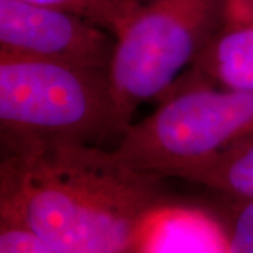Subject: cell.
I'll return each instance as SVG.
<instances>
[{
  "label": "cell",
  "mask_w": 253,
  "mask_h": 253,
  "mask_svg": "<svg viewBox=\"0 0 253 253\" xmlns=\"http://www.w3.org/2000/svg\"><path fill=\"white\" fill-rule=\"evenodd\" d=\"M224 226L228 253H253V199L231 200Z\"/></svg>",
  "instance_id": "10"
},
{
  "label": "cell",
  "mask_w": 253,
  "mask_h": 253,
  "mask_svg": "<svg viewBox=\"0 0 253 253\" xmlns=\"http://www.w3.org/2000/svg\"><path fill=\"white\" fill-rule=\"evenodd\" d=\"M253 139V91L177 83L113 148L121 161L162 179Z\"/></svg>",
  "instance_id": "3"
},
{
  "label": "cell",
  "mask_w": 253,
  "mask_h": 253,
  "mask_svg": "<svg viewBox=\"0 0 253 253\" xmlns=\"http://www.w3.org/2000/svg\"><path fill=\"white\" fill-rule=\"evenodd\" d=\"M228 18L253 20V0H229Z\"/></svg>",
  "instance_id": "12"
},
{
  "label": "cell",
  "mask_w": 253,
  "mask_h": 253,
  "mask_svg": "<svg viewBox=\"0 0 253 253\" xmlns=\"http://www.w3.org/2000/svg\"><path fill=\"white\" fill-rule=\"evenodd\" d=\"M117 37L86 18L24 0H0V54L109 72Z\"/></svg>",
  "instance_id": "5"
},
{
  "label": "cell",
  "mask_w": 253,
  "mask_h": 253,
  "mask_svg": "<svg viewBox=\"0 0 253 253\" xmlns=\"http://www.w3.org/2000/svg\"><path fill=\"white\" fill-rule=\"evenodd\" d=\"M138 253H228L224 228L199 212L165 207L148 221Z\"/></svg>",
  "instance_id": "7"
},
{
  "label": "cell",
  "mask_w": 253,
  "mask_h": 253,
  "mask_svg": "<svg viewBox=\"0 0 253 253\" xmlns=\"http://www.w3.org/2000/svg\"><path fill=\"white\" fill-rule=\"evenodd\" d=\"M162 181L113 148L1 136L0 222L61 253H134L165 208Z\"/></svg>",
  "instance_id": "1"
},
{
  "label": "cell",
  "mask_w": 253,
  "mask_h": 253,
  "mask_svg": "<svg viewBox=\"0 0 253 253\" xmlns=\"http://www.w3.org/2000/svg\"><path fill=\"white\" fill-rule=\"evenodd\" d=\"M177 179L219 191L229 200L253 199V139L191 166Z\"/></svg>",
  "instance_id": "8"
},
{
  "label": "cell",
  "mask_w": 253,
  "mask_h": 253,
  "mask_svg": "<svg viewBox=\"0 0 253 253\" xmlns=\"http://www.w3.org/2000/svg\"><path fill=\"white\" fill-rule=\"evenodd\" d=\"M0 253H61L21 226L0 222Z\"/></svg>",
  "instance_id": "11"
},
{
  "label": "cell",
  "mask_w": 253,
  "mask_h": 253,
  "mask_svg": "<svg viewBox=\"0 0 253 253\" xmlns=\"http://www.w3.org/2000/svg\"><path fill=\"white\" fill-rule=\"evenodd\" d=\"M131 123L109 72L0 54L1 136L106 146Z\"/></svg>",
  "instance_id": "2"
},
{
  "label": "cell",
  "mask_w": 253,
  "mask_h": 253,
  "mask_svg": "<svg viewBox=\"0 0 253 253\" xmlns=\"http://www.w3.org/2000/svg\"><path fill=\"white\" fill-rule=\"evenodd\" d=\"M229 0H144L117 34L110 82L131 121L146 100L162 99L225 24Z\"/></svg>",
  "instance_id": "4"
},
{
  "label": "cell",
  "mask_w": 253,
  "mask_h": 253,
  "mask_svg": "<svg viewBox=\"0 0 253 253\" xmlns=\"http://www.w3.org/2000/svg\"><path fill=\"white\" fill-rule=\"evenodd\" d=\"M189 71V83L253 91V20L226 18Z\"/></svg>",
  "instance_id": "6"
},
{
  "label": "cell",
  "mask_w": 253,
  "mask_h": 253,
  "mask_svg": "<svg viewBox=\"0 0 253 253\" xmlns=\"http://www.w3.org/2000/svg\"><path fill=\"white\" fill-rule=\"evenodd\" d=\"M65 10L109 30L117 37L144 0H24Z\"/></svg>",
  "instance_id": "9"
}]
</instances>
